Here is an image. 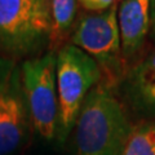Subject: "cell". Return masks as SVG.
I'll return each instance as SVG.
<instances>
[{"instance_id": "obj_1", "label": "cell", "mask_w": 155, "mask_h": 155, "mask_svg": "<svg viewBox=\"0 0 155 155\" xmlns=\"http://www.w3.org/2000/svg\"><path fill=\"white\" fill-rule=\"evenodd\" d=\"M74 128L76 155H122L133 125L111 87L100 81L85 97Z\"/></svg>"}, {"instance_id": "obj_2", "label": "cell", "mask_w": 155, "mask_h": 155, "mask_svg": "<svg viewBox=\"0 0 155 155\" xmlns=\"http://www.w3.org/2000/svg\"><path fill=\"white\" fill-rule=\"evenodd\" d=\"M51 0H0V53L19 60L49 47Z\"/></svg>"}, {"instance_id": "obj_3", "label": "cell", "mask_w": 155, "mask_h": 155, "mask_svg": "<svg viewBox=\"0 0 155 155\" xmlns=\"http://www.w3.org/2000/svg\"><path fill=\"white\" fill-rule=\"evenodd\" d=\"M102 79L97 62L80 48L67 43L56 52L58 98L57 137L64 142L75 127L85 97Z\"/></svg>"}, {"instance_id": "obj_4", "label": "cell", "mask_w": 155, "mask_h": 155, "mask_svg": "<svg viewBox=\"0 0 155 155\" xmlns=\"http://www.w3.org/2000/svg\"><path fill=\"white\" fill-rule=\"evenodd\" d=\"M70 43L91 56L100 66L105 84L113 87L124 78L125 61L116 18V5L105 12L87 13L76 21Z\"/></svg>"}, {"instance_id": "obj_5", "label": "cell", "mask_w": 155, "mask_h": 155, "mask_svg": "<svg viewBox=\"0 0 155 155\" xmlns=\"http://www.w3.org/2000/svg\"><path fill=\"white\" fill-rule=\"evenodd\" d=\"M22 85L32 129L44 140L57 136L58 98L56 84V52L48 51L21 64Z\"/></svg>"}, {"instance_id": "obj_6", "label": "cell", "mask_w": 155, "mask_h": 155, "mask_svg": "<svg viewBox=\"0 0 155 155\" xmlns=\"http://www.w3.org/2000/svg\"><path fill=\"white\" fill-rule=\"evenodd\" d=\"M32 128L18 60L0 56V155L26 145Z\"/></svg>"}, {"instance_id": "obj_7", "label": "cell", "mask_w": 155, "mask_h": 155, "mask_svg": "<svg viewBox=\"0 0 155 155\" xmlns=\"http://www.w3.org/2000/svg\"><path fill=\"white\" fill-rule=\"evenodd\" d=\"M150 8L151 0H120L116 7L122 53L125 64L138 54L149 36Z\"/></svg>"}, {"instance_id": "obj_8", "label": "cell", "mask_w": 155, "mask_h": 155, "mask_svg": "<svg viewBox=\"0 0 155 155\" xmlns=\"http://www.w3.org/2000/svg\"><path fill=\"white\" fill-rule=\"evenodd\" d=\"M124 87L132 106L147 115H155V49L129 67Z\"/></svg>"}, {"instance_id": "obj_9", "label": "cell", "mask_w": 155, "mask_h": 155, "mask_svg": "<svg viewBox=\"0 0 155 155\" xmlns=\"http://www.w3.org/2000/svg\"><path fill=\"white\" fill-rule=\"evenodd\" d=\"M78 0H51L49 51L57 52L67 44L76 23Z\"/></svg>"}, {"instance_id": "obj_10", "label": "cell", "mask_w": 155, "mask_h": 155, "mask_svg": "<svg viewBox=\"0 0 155 155\" xmlns=\"http://www.w3.org/2000/svg\"><path fill=\"white\" fill-rule=\"evenodd\" d=\"M122 155H155V122L133 127Z\"/></svg>"}, {"instance_id": "obj_11", "label": "cell", "mask_w": 155, "mask_h": 155, "mask_svg": "<svg viewBox=\"0 0 155 155\" xmlns=\"http://www.w3.org/2000/svg\"><path fill=\"white\" fill-rule=\"evenodd\" d=\"M78 3L85 11L91 13H98V12H105L111 7H114L116 4V0H78Z\"/></svg>"}, {"instance_id": "obj_12", "label": "cell", "mask_w": 155, "mask_h": 155, "mask_svg": "<svg viewBox=\"0 0 155 155\" xmlns=\"http://www.w3.org/2000/svg\"><path fill=\"white\" fill-rule=\"evenodd\" d=\"M149 36L151 39L153 44L155 45V0H151V8H150V32Z\"/></svg>"}]
</instances>
